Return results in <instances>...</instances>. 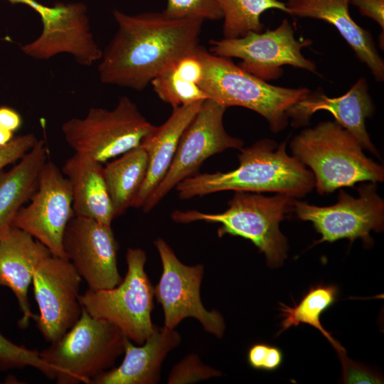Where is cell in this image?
Wrapping results in <instances>:
<instances>
[{
	"mask_svg": "<svg viewBox=\"0 0 384 384\" xmlns=\"http://www.w3.org/2000/svg\"><path fill=\"white\" fill-rule=\"evenodd\" d=\"M117 30L102 50L100 81L140 91L162 71L199 46L203 21L162 12L113 11Z\"/></svg>",
	"mask_w": 384,
	"mask_h": 384,
	"instance_id": "6da1fadb",
	"label": "cell"
},
{
	"mask_svg": "<svg viewBox=\"0 0 384 384\" xmlns=\"http://www.w3.org/2000/svg\"><path fill=\"white\" fill-rule=\"evenodd\" d=\"M286 145L287 141L277 145L274 140L264 139L242 147L237 169L225 173H197L176 186L178 197L186 200L233 191L275 192L302 198L314 187V176L298 159L287 154Z\"/></svg>",
	"mask_w": 384,
	"mask_h": 384,
	"instance_id": "7a4b0ae2",
	"label": "cell"
},
{
	"mask_svg": "<svg viewBox=\"0 0 384 384\" xmlns=\"http://www.w3.org/2000/svg\"><path fill=\"white\" fill-rule=\"evenodd\" d=\"M293 156L308 166L321 195L361 181L381 182L383 166L368 159L356 139L336 121H325L297 134Z\"/></svg>",
	"mask_w": 384,
	"mask_h": 384,
	"instance_id": "3957f363",
	"label": "cell"
},
{
	"mask_svg": "<svg viewBox=\"0 0 384 384\" xmlns=\"http://www.w3.org/2000/svg\"><path fill=\"white\" fill-rule=\"evenodd\" d=\"M203 65L200 87L225 107L239 106L251 110L268 122L272 132L288 124L291 109L311 91L268 83L241 68L230 58L215 55L198 46L195 50Z\"/></svg>",
	"mask_w": 384,
	"mask_h": 384,
	"instance_id": "277c9868",
	"label": "cell"
},
{
	"mask_svg": "<svg viewBox=\"0 0 384 384\" xmlns=\"http://www.w3.org/2000/svg\"><path fill=\"white\" fill-rule=\"evenodd\" d=\"M295 198L283 193L265 196L260 193L235 191L228 208L220 213H206L196 210H176L174 221L189 223L204 221L220 224L219 238L225 235L240 236L250 240L265 255L271 267H279L287 257V239L279 230V223L292 212Z\"/></svg>",
	"mask_w": 384,
	"mask_h": 384,
	"instance_id": "5b68a950",
	"label": "cell"
},
{
	"mask_svg": "<svg viewBox=\"0 0 384 384\" xmlns=\"http://www.w3.org/2000/svg\"><path fill=\"white\" fill-rule=\"evenodd\" d=\"M126 338L116 325L92 317L82 307L75 325L39 355L57 383L90 384L94 378L114 368L124 353Z\"/></svg>",
	"mask_w": 384,
	"mask_h": 384,
	"instance_id": "8992f818",
	"label": "cell"
},
{
	"mask_svg": "<svg viewBox=\"0 0 384 384\" xmlns=\"http://www.w3.org/2000/svg\"><path fill=\"white\" fill-rule=\"evenodd\" d=\"M156 128L127 97L112 110L92 107L83 117H73L61 127L64 139L76 153L104 164L141 145Z\"/></svg>",
	"mask_w": 384,
	"mask_h": 384,
	"instance_id": "52a82bcc",
	"label": "cell"
},
{
	"mask_svg": "<svg viewBox=\"0 0 384 384\" xmlns=\"http://www.w3.org/2000/svg\"><path fill=\"white\" fill-rule=\"evenodd\" d=\"M127 271L116 287L101 290L88 289L79 296L81 306L92 317L116 325L131 341L141 345L154 331L151 319L154 289L145 272V252L129 248Z\"/></svg>",
	"mask_w": 384,
	"mask_h": 384,
	"instance_id": "ba28073f",
	"label": "cell"
},
{
	"mask_svg": "<svg viewBox=\"0 0 384 384\" xmlns=\"http://www.w3.org/2000/svg\"><path fill=\"white\" fill-rule=\"evenodd\" d=\"M311 44L310 39H297L292 24L284 18L272 30L250 32L235 38L211 40L210 53L227 58H239L241 68L267 81L280 78L284 65L317 74L316 64L302 52L303 48Z\"/></svg>",
	"mask_w": 384,
	"mask_h": 384,
	"instance_id": "9c48e42d",
	"label": "cell"
},
{
	"mask_svg": "<svg viewBox=\"0 0 384 384\" xmlns=\"http://www.w3.org/2000/svg\"><path fill=\"white\" fill-rule=\"evenodd\" d=\"M227 107L216 101L204 100L179 140L166 176L146 201L142 209L149 212L183 180L198 173L210 156L228 149L240 150L244 142L232 137L223 125Z\"/></svg>",
	"mask_w": 384,
	"mask_h": 384,
	"instance_id": "30bf717a",
	"label": "cell"
},
{
	"mask_svg": "<svg viewBox=\"0 0 384 384\" xmlns=\"http://www.w3.org/2000/svg\"><path fill=\"white\" fill-rule=\"evenodd\" d=\"M358 196L341 190L338 202L330 206H316L294 201L292 212L302 220L311 221L321 235L316 242H334L346 238L351 242L361 238L371 242V230L380 232L384 223V201L377 193L375 182L361 185Z\"/></svg>",
	"mask_w": 384,
	"mask_h": 384,
	"instance_id": "8fae6325",
	"label": "cell"
},
{
	"mask_svg": "<svg viewBox=\"0 0 384 384\" xmlns=\"http://www.w3.org/2000/svg\"><path fill=\"white\" fill-rule=\"evenodd\" d=\"M154 245L162 263V274L154 288V296L164 310V326L174 329L185 318L193 317L207 332L222 337L225 331L222 315L215 310H206L201 300L203 266L183 264L161 238H157Z\"/></svg>",
	"mask_w": 384,
	"mask_h": 384,
	"instance_id": "7c38bea8",
	"label": "cell"
},
{
	"mask_svg": "<svg viewBox=\"0 0 384 384\" xmlns=\"http://www.w3.org/2000/svg\"><path fill=\"white\" fill-rule=\"evenodd\" d=\"M29 201L18 211L11 226L31 235L53 255L68 259L63 239L69 221L75 215L73 197L68 180L51 161L43 166L37 188Z\"/></svg>",
	"mask_w": 384,
	"mask_h": 384,
	"instance_id": "4fadbf2b",
	"label": "cell"
},
{
	"mask_svg": "<svg viewBox=\"0 0 384 384\" xmlns=\"http://www.w3.org/2000/svg\"><path fill=\"white\" fill-rule=\"evenodd\" d=\"M81 280L69 260L53 255L35 270L31 284L39 309L35 320L46 341H58L80 319Z\"/></svg>",
	"mask_w": 384,
	"mask_h": 384,
	"instance_id": "5bb4252c",
	"label": "cell"
},
{
	"mask_svg": "<svg viewBox=\"0 0 384 384\" xmlns=\"http://www.w3.org/2000/svg\"><path fill=\"white\" fill-rule=\"evenodd\" d=\"M63 247L88 289H111L122 281L117 268L118 243L111 226L74 215L65 228Z\"/></svg>",
	"mask_w": 384,
	"mask_h": 384,
	"instance_id": "9a60e30c",
	"label": "cell"
},
{
	"mask_svg": "<svg viewBox=\"0 0 384 384\" xmlns=\"http://www.w3.org/2000/svg\"><path fill=\"white\" fill-rule=\"evenodd\" d=\"M320 110L330 112L363 149L378 155L366 127V119L373 114L375 105L364 77L360 78L347 92L337 97H329L320 89L311 90L291 109L289 117L292 125L298 127L307 123L311 116Z\"/></svg>",
	"mask_w": 384,
	"mask_h": 384,
	"instance_id": "2e32d148",
	"label": "cell"
},
{
	"mask_svg": "<svg viewBox=\"0 0 384 384\" xmlns=\"http://www.w3.org/2000/svg\"><path fill=\"white\" fill-rule=\"evenodd\" d=\"M50 255L44 245L16 227L11 225L0 235V286L9 288L16 297L22 313L18 324L22 329L36 317L28 297L34 272Z\"/></svg>",
	"mask_w": 384,
	"mask_h": 384,
	"instance_id": "e0dca14e",
	"label": "cell"
},
{
	"mask_svg": "<svg viewBox=\"0 0 384 384\" xmlns=\"http://www.w3.org/2000/svg\"><path fill=\"white\" fill-rule=\"evenodd\" d=\"M287 14L295 17L321 20L332 25L365 63L374 78L384 80V61L370 32L357 24L349 12V0H287Z\"/></svg>",
	"mask_w": 384,
	"mask_h": 384,
	"instance_id": "ac0fdd59",
	"label": "cell"
},
{
	"mask_svg": "<svg viewBox=\"0 0 384 384\" xmlns=\"http://www.w3.org/2000/svg\"><path fill=\"white\" fill-rule=\"evenodd\" d=\"M181 336L174 329L157 328L140 346L124 340L122 363L94 378L90 384H155L167 354L177 347Z\"/></svg>",
	"mask_w": 384,
	"mask_h": 384,
	"instance_id": "d6986e66",
	"label": "cell"
},
{
	"mask_svg": "<svg viewBox=\"0 0 384 384\" xmlns=\"http://www.w3.org/2000/svg\"><path fill=\"white\" fill-rule=\"evenodd\" d=\"M102 164L89 155L75 152L61 171L70 186L75 215L111 226L115 216Z\"/></svg>",
	"mask_w": 384,
	"mask_h": 384,
	"instance_id": "ffe728a7",
	"label": "cell"
},
{
	"mask_svg": "<svg viewBox=\"0 0 384 384\" xmlns=\"http://www.w3.org/2000/svg\"><path fill=\"white\" fill-rule=\"evenodd\" d=\"M203 101L174 109L168 119L161 126L156 127L143 140L141 146L147 153L148 167L145 179L132 207L142 208L163 180L172 163L182 134Z\"/></svg>",
	"mask_w": 384,
	"mask_h": 384,
	"instance_id": "44dd1931",
	"label": "cell"
},
{
	"mask_svg": "<svg viewBox=\"0 0 384 384\" xmlns=\"http://www.w3.org/2000/svg\"><path fill=\"white\" fill-rule=\"evenodd\" d=\"M47 158L44 141L37 140L10 170L0 171V235L35 192Z\"/></svg>",
	"mask_w": 384,
	"mask_h": 384,
	"instance_id": "7402d4cb",
	"label": "cell"
},
{
	"mask_svg": "<svg viewBox=\"0 0 384 384\" xmlns=\"http://www.w3.org/2000/svg\"><path fill=\"white\" fill-rule=\"evenodd\" d=\"M202 77L203 65L194 51L159 73L151 84L157 96L174 110L209 99L200 87Z\"/></svg>",
	"mask_w": 384,
	"mask_h": 384,
	"instance_id": "603a6c76",
	"label": "cell"
},
{
	"mask_svg": "<svg viewBox=\"0 0 384 384\" xmlns=\"http://www.w3.org/2000/svg\"><path fill=\"white\" fill-rule=\"evenodd\" d=\"M147 167V153L141 145L104 166V176L115 218L132 206L145 179Z\"/></svg>",
	"mask_w": 384,
	"mask_h": 384,
	"instance_id": "cb8c5ba5",
	"label": "cell"
},
{
	"mask_svg": "<svg viewBox=\"0 0 384 384\" xmlns=\"http://www.w3.org/2000/svg\"><path fill=\"white\" fill-rule=\"evenodd\" d=\"M337 294L336 287L319 284L311 287L299 303L294 304V306L290 307L280 303L279 310L283 319L278 334L292 326H297L300 324H309L319 330L329 341L338 351L341 359L345 357L344 348L325 330L320 321L322 313L336 301Z\"/></svg>",
	"mask_w": 384,
	"mask_h": 384,
	"instance_id": "d4e9b609",
	"label": "cell"
},
{
	"mask_svg": "<svg viewBox=\"0 0 384 384\" xmlns=\"http://www.w3.org/2000/svg\"><path fill=\"white\" fill-rule=\"evenodd\" d=\"M223 14L225 38L242 37L250 32H262V14L277 9L287 14L285 2L279 0H218Z\"/></svg>",
	"mask_w": 384,
	"mask_h": 384,
	"instance_id": "484cf974",
	"label": "cell"
},
{
	"mask_svg": "<svg viewBox=\"0 0 384 384\" xmlns=\"http://www.w3.org/2000/svg\"><path fill=\"white\" fill-rule=\"evenodd\" d=\"M33 367L53 380L50 368L41 359L39 351L18 346L0 333V370Z\"/></svg>",
	"mask_w": 384,
	"mask_h": 384,
	"instance_id": "4316f807",
	"label": "cell"
},
{
	"mask_svg": "<svg viewBox=\"0 0 384 384\" xmlns=\"http://www.w3.org/2000/svg\"><path fill=\"white\" fill-rule=\"evenodd\" d=\"M166 14L175 18L217 21L223 18L218 0H167Z\"/></svg>",
	"mask_w": 384,
	"mask_h": 384,
	"instance_id": "83f0119b",
	"label": "cell"
},
{
	"mask_svg": "<svg viewBox=\"0 0 384 384\" xmlns=\"http://www.w3.org/2000/svg\"><path fill=\"white\" fill-rule=\"evenodd\" d=\"M220 375L219 370L203 364L198 356L190 354L174 366L169 375L167 383H191Z\"/></svg>",
	"mask_w": 384,
	"mask_h": 384,
	"instance_id": "f1b7e54d",
	"label": "cell"
},
{
	"mask_svg": "<svg viewBox=\"0 0 384 384\" xmlns=\"http://www.w3.org/2000/svg\"><path fill=\"white\" fill-rule=\"evenodd\" d=\"M283 355L281 350L265 343H255L247 353L249 364L255 369L267 371L277 370L282 364Z\"/></svg>",
	"mask_w": 384,
	"mask_h": 384,
	"instance_id": "f546056e",
	"label": "cell"
},
{
	"mask_svg": "<svg viewBox=\"0 0 384 384\" xmlns=\"http://www.w3.org/2000/svg\"><path fill=\"white\" fill-rule=\"evenodd\" d=\"M32 133L13 139L8 144L0 145V171L10 164L18 161L37 142Z\"/></svg>",
	"mask_w": 384,
	"mask_h": 384,
	"instance_id": "4dcf8cb0",
	"label": "cell"
},
{
	"mask_svg": "<svg viewBox=\"0 0 384 384\" xmlns=\"http://www.w3.org/2000/svg\"><path fill=\"white\" fill-rule=\"evenodd\" d=\"M343 381L347 383H379L380 378L350 359L342 363Z\"/></svg>",
	"mask_w": 384,
	"mask_h": 384,
	"instance_id": "1f68e13d",
	"label": "cell"
},
{
	"mask_svg": "<svg viewBox=\"0 0 384 384\" xmlns=\"http://www.w3.org/2000/svg\"><path fill=\"white\" fill-rule=\"evenodd\" d=\"M359 10L362 16L375 21L384 30V0H349Z\"/></svg>",
	"mask_w": 384,
	"mask_h": 384,
	"instance_id": "d6a6232c",
	"label": "cell"
},
{
	"mask_svg": "<svg viewBox=\"0 0 384 384\" xmlns=\"http://www.w3.org/2000/svg\"><path fill=\"white\" fill-rule=\"evenodd\" d=\"M11 4H24L37 12L41 19L42 25L48 24L55 21L60 14L63 6L61 2L55 4L54 6L50 7L41 4L36 0H8Z\"/></svg>",
	"mask_w": 384,
	"mask_h": 384,
	"instance_id": "836d02e7",
	"label": "cell"
},
{
	"mask_svg": "<svg viewBox=\"0 0 384 384\" xmlns=\"http://www.w3.org/2000/svg\"><path fill=\"white\" fill-rule=\"evenodd\" d=\"M22 124V118L20 114L11 107H0V126L14 132Z\"/></svg>",
	"mask_w": 384,
	"mask_h": 384,
	"instance_id": "e575fe53",
	"label": "cell"
},
{
	"mask_svg": "<svg viewBox=\"0 0 384 384\" xmlns=\"http://www.w3.org/2000/svg\"><path fill=\"white\" fill-rule=\"evenodd\" d=\"M14 132L0 126V145L8 144L13 139Z\"/></svg>",
	"mask_w": 384,
	"mask_h": 384,
	"instance_id": "d590c367",
	"label": "cell"
}]
</instances>
